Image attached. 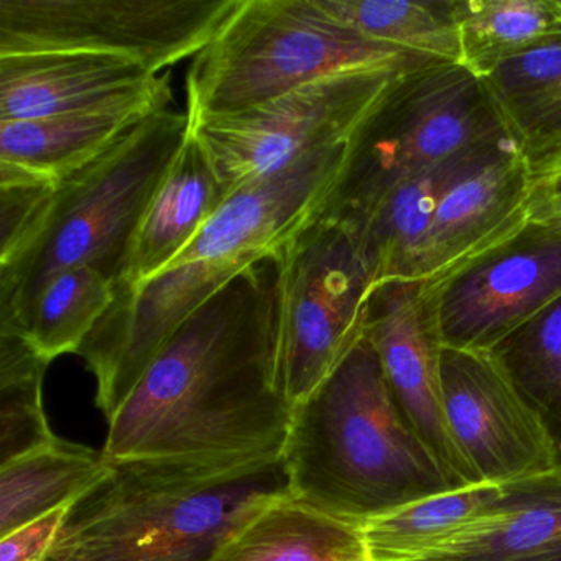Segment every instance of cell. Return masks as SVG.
Wrapping results in <instances>:
<instances>
[{
    "instance_id": "1",
    "label": "cell",
    "mask_w": 561,
    "mask_h": 561,
    "mask_svg": "<svg viewBox=\"0 0 561 561\" xmlns=\"http://www.w3.org/2000/svg\"><path fill=\"white\" fill-rule=\"evenodd\" d=\"M294 410L275 255L245 268L173 333L107 422L103 449L114 461L278 458Z\"/></svg>"
},
{
    "instance_id": "2",
    "label": "cell",
    "mask_w": 561,
    "mask_h": 561,
    "mask_svg": "<svg viewBox=\"0 0 561 561\" xmlns=\"http://www.w3.org/2000/svg\"><path fill=\"white\" fill-rule=\"evenodd\" d=\"M350 142L245 183L165 271L116 291L77 353L96 377V405L107 422L198 308L245 268L280 254L320 218L346 165Z\"/></svg>"
},
{
    "instance_id": "3",
    "label": "cell",
    "mask_w": 561,
    "mask_h": 561,
    "mask_svg": "<svg viewBox=\"0 0 561 561\" xmlns=\"http://www.w3.org/2000/svg\"><path fill=\"white\" fill-rule=\"evenodd\" d=\"M290 497L284 458H133L78 499L57 561H215L252 518Z\"/></svg>"
},
{
    "instance_id": "4",
    "label": "cell",
    "mask_w": 561,
    "mask_h": 561,
    "mask_svg": "<svg viewBox=\"0 0 561 561\" xmlns=\"http://www.w3.org/2000/svg\"><path fill=\"white\" fill-rule=\"evenodd\" d=\"M282 458L295 501L359 525L462 488L403 415L366 336L295 405Z\"/></svg>"
},
{
    "instance_id": "5",
    "label": "cell",
    "mask_w": 561,
    "mask_h": 561,
    "mask_svg": "<svg viewBox=\"0 0 561 561\" xmlns=\"http://www.w3.org/2000/svg\"><path fill=\"white\" fill-rule=\"evenodd\" d=\"M190 130L188 113L167 107L55 185L31 244L0 265V327L14 323L45 282L68 268L90 265L116 287L134 232Z\"/></svg>"
},
{
    "instance_id": "6",
    "label": "cell",
    "mask_w": 561,
    "mask_h": 561,
    "mask_svg": "<svg viewBox=\"0 0 561 561\" xmlns=\"http://www.w3.org/2000/svg\"><path fill=\"white\" fill-rule=\"evenodd\" d=\"M432 58L380 44L320 0H239L186 73L190 121L228 116L346 71L415 68Z\"/></svg>"
},
{
    "instance_id": "7",
    "label": "cell",
    "mask_w": 561,
    "mask_h": 561,
    "mask_svg": "<svg viewBox=\"0 0 561 561\" xmlns=\"http://www.w3.org/2000/svg\"><path fill=\"white\" fill-rule=\"evenodd\" d=\"M514 136L484 81L459 64L407 70L350 142L346 165L320 218L356 229L393 190L453 153Z\"/></svg>"
},
{
    "instance_id": "8",
    "label": "cell",
    "mask_w": 561,
    "mask_h": 561,
    "mask_svg": "<svg viewBox=\"0 0 561 561\" xmlns=\"http://www.w3.org/2000/svg\"><path fill=\"white\" fill-rule=\"evenodd\" d=\"M407 70L412 68H374L321 78L252 110L196 121L192 134L231 196L245 183L350 142Z\"/></svg>"
},
{
    "instance_id": "9",
    "label": "cell",
    "mask_w": 561,
    "mask_h": 561,
    "mask_svg": "<svg viewBox=\"0 0 561 561\" xmlns=\"http://www.w3.org/2000/svg\"><path fill=\"white\" fill-rule=\"evenodd\" d=\"M239 0H0V57L91 51L153 73L193 58Z\"/></svg>"
},
{
    "instance_id": "10",
    "label": "cell",
    "mask_w": 561,
    "mask_h": 561,
    "mask_svg": "<svg viewBox=\"0 0 561 561\" xmlns=\"http://www.w3.org/2000/svg\"><path fill=\"white\" fill-rule=\"evenodd\" d=\"M278 265L285 373L298 405L363 340L376 284L354 236L323 218L282 249Z\"/></svg>"
},
{
    "instance_id": "11",
    "label": "cell",
    "mask_w": 561,
    "mask_h": 561,
    "mask_svg": "<svg viewBox=\"0 0 561 561\" xmlns=\"http://www.w3.org/2000/svg\"><path fill=\"white\" fill-rule=\"evenodd\" d=\"M443 346L489 351L561 295V228L528 222L514 238L428 284Z\"/></svg>"
},
{
    "instance_id": "12",
    "label": "cell",
    "mask_w": 561,
    "mask_h": 561,
    "mask_svg": "<svg viewBox=\"0 0 561 561\" xmlns=\"http://www.w3.org/2000/svg\"><path fill=\"white\" fill-rule=\"evenodd\" d=\"M446 416L479 482L507 484L560 465L558 438L489 351L442 347Z\"/></svg>"
},
{
    "instance_id": "13",
    "label": "cell",
    "mask_w": 561,
    "mask_h": 561,
    "mask_svg": "<svg viewBox=\"0 0 561 561\" xmlns=\"http://www.w3.org/2000/svg\"><path fill=\"white\" fill-rule=\"evenodd\" d=\"M364 336L377 351L387 382L410 425L459 485L479 484L453 438L442 380V340L425 282L374 285Z\"/></svg>"
},
{
    "instance_id": "14",
    "label": "cell",
    "mask_w": 561,
    "mask_h": 561,
    "mask_svg": "<svg viewBox=\"0 0 561 561\" xmlns=\"http://www.w3.org/2000/svg\"><path fill=\"white\" fill-rule=\"evenodd\" d=\"M530 163L517 146L446 193L410 278L433 284L504 244L530 222Z\"/></svg>"
},
{
    "instance_id": "15",
    "label": "cell",
    "mask_w": 561,
    "mask_h": 561,
    "mask_svg": "<svg viewBox=\"0 0 561 561\" xmlns=\"http://www.w3.org/2000/svg\"><path fill=\"white\" fill-rule=\"evenodd\" d=\"M173 100L170 75L96 106L0 123V182L55 183L83 169Z\"/></svg>"
},
{
    "instance_id": "16",
    "label": "cell",
    "mask_w": 561,
    "mask_h": 561,
    "mask_svg": "<svg viewBox=\"0 0 561 561\" xmlns=\"http://www.w3.org/2000/svg\"><path fill=\"white\" fill-rule=\"evenodd\" d=\"M561 560V462L502 484L484 511L409 561Z\"/></svg>"
},
{
    "instance_id": "17",
    "label": "cell",
    "mask_w": 561,
    "mask_h": 561,
    "mask_svg": "<svg viewBox=\"0 0 561 561\" xmlns=\"http://www.w3.org/2000/svg\"><path fill=\"white\" fill-rule=\"evenodd\" d=\"M139 61L91 51L0 57V123L42 119L96 106L156 80Z\"/></svg>"
},
{
    "instance_id": "18",
    "label": "cell",
    "mask_w": 561,
    "mask_h": 561,
    "mask_svg": "<svg viewBox=\"0 0 561 561\" xmlns=\"http://www.w3.org/2000/svg\"><path fill=\"white\" fill-rule=\"evenodd\" d=\"M517 146L520 142L514 136H507L466 147L407 180L356 229H347L359 244L374 284L410 278L420 245L446 193L476 170Z\"/></svg>"
},
{
    "instance_id": "19",
    "label": "cell",
    "mask_w": 561,
    "mask_h": 561,
    "mask_svg": "<svg viewBox=\"0 0 561 561\" xmlns=\"http://www.w3.org/2000/svg\"><path fill=\"white\" fill-rule=\"evenodd\" d=\"M228 198L202 144L190 130L134 232L116 291L137 287L165 271Z\"/></svg>"
},
{
    "instance_id": "20",
    "label": "cell",
    "mask_w": 561,
    "mask_h": 561,
    "mask_svg": "<svg viewBox=\"0 0 561 561\" xmlns=\"http://www.w3.org/2000/svg\"><path fill=\"white\" fill-rule=\"evenodd\" d=\"M113 468L104 449L55 436L0 466V537L48 512L73 505Z\"/></svg>"
},
{
    "instance_id": "21",
    "label": "cell",
    "mask_w": 561,
    "mask_h": 561,
    "mask_svg": "<svg viewBox=\"0 0 561 561\" xmlns=\"http://www.w3.org/2000/svg\"><path fill=\"white\" fill-rule=\"evenodd\" d=\"M215 561H370L360 525L294 497L268 505L219 551Z\"/></svg>"
},
{
    "instance_id": "22",
    "label": "cell",
    "mask_w": 561,
    "mask_h": 561,
    "mask_svg": "<svg viewBox=\"0 0 561 561\" xmlns=\"http://www.w3.org/2000/svg\"><path fill=\"white\" fill-rule=\"evenodd\" d=\"M528 160L561 147V35L499 64L481 78Z\"/></svg>"
},
{
    "instance_id": "23",
    "label": "cell",
    "mask_w": 561,
    "mask_h": 561,
    "mask_svg": "<svg viewBox=\"0 0 561 561\" xmlns=\"http://www.w3.org/2000/svg\"><path fill=\"white\" fill-rule=\"evenodd\" d=\"M116 298L113 282L90 265L68 268L45 282L32 304L8 327L54 363L77 354Z\"/></svg>"
},
{
    "instance_id": "24",
    "label": "cell",
    "mask_w": 561,
    "mask_h": 561,
    "mask_svg": "<svg viewBox=\"0 0 561 561\" xmlns=\"http://www.w3.org/2000/svg\"><path fill=\"white\" fill-rule=\"evenodd\" d=\"M364 37L419 57L462 65L455 0H320Z\"/></svg>"
},
{
    "instance_id": "25",
    "label": "cell",
    "mask_w": 561,
    "mask_h": 561,
    "mask_svg": "<svg viewBox=\"0 0 561 561\" xmlns=\"http://www.w3.org/2000/svg\"><path fill=\"white\" fill-rule=\"evenodd\" d=\"M462 65L479 78L561 35L560 0H455Z\"/></svg>"
},
{
    "instance_id": "26",
    "label": "cell",
    "mask_w": 561,
    "mask_h": 561,
    "mask_svg": "<svg viewBox=\"0 0 561 561\" xmlns=\"http://www.w3.org/2000/svg\"><path fill=\"white\" fill-rule=\"evenodd\" d=\"M502 484L479 482L387 508L360 524L370 561H409L488 508Z\"/></svg>"
},
{
    "instance_id": "27",
    "label": "cell",
    "mask_w": 561,
    "mask_h": 561,
    "mask_svg": "<svg viewBox=\"0 0 561 561\" xmlns=\"http://www.w3.org/2000/svg\"><path fill=\"white\" fill-rule=\"evenodd\" d=\"M50 364L19 331L0 328V466L57 436L44 407Z\"/></svg>"
},
{
    "instance_id": "28",
    "label": "cell",
    "mask_w": 561,
    "mask_h": 561,
    "mask_svg": "<svg viewBox=\"0 0 561 561\" xmlns=\"http://www.w3.org/2000/svg\"><path fill=\"white\" fill-rule=\"evenodd\" d=\"M489 353L554 433L561 426V295Z\"/></svg>"
},
{
    "instance_id": "29",
    "label": "cell",
    "mask_w": 561,
    "mask_h": 561,
    "mask_svg": "<svg viewBox=\"0 0 561 561\" xmlns=\"http://www.w3.org/2000/svg\"><path fill=\"white\" fill-rule=\"evenodd\" d=\"M55 183L35 180L0 182V265L18 257L37 234Z\"/></svg>"
},
{
    "instance_id": "30",
    "label": "cell",
    "mask_w": 561,
    "mask_h": 561,
    "mask_svg": "<svg viewBox=\"0 0 561 561\" xmlns=\"http://www.w3.org/2000/svg\"><path fill=\"white\" fill-rule=\"evenodd\" d=\"M70 507L71 505H67L48 512L37 520L28 522L0 537V561L45 560L60 535Z\"/></svg>"
},
{
    "instance_id": "31",
    "label": "cell",
    "mask_w": 561,
    "mask_h": 561,
    "mask_svg": "<svg viewBox=\"0 0 561 561\" xmlns=\"http://www.w3.org/2000/svg\"><path fill=\"white\" fill-rule=\"evenodd\" d=\"M530 170V221L561 228V160Z\"/></svg>"
},
{
    "instance_id": "32",
    "label": "cell",
    "mask_w": 561,
    "mask_h": 561,
    "mask_svg": "<svg viewBox=\"0 0 561 561\" xmlns=\"http://www.w3.org/2000/svg\"><path fill=\"white\" fill-rule=\"evenodd\" d=\"M561 160V147L560 149L553 150V152L545 153V156L538 157L531 162V167L548 165V163L560 162Z\"/></svg>"
},
{
    "instance_id": "33",
    "label": "cell",
    "mask_w": 561,
    "mask_h": 561,
    "mask_svg": "<svg viewBox=\"0 0 561 561\" xmlns=\"http://www.w3.org/2000/svg\"><path fill=\"white\" fill-rule=\"evenodd\" d=\"M42 561H57V560H54V558H51V557H47V558H45V560H42Z\"/></svg>"
},
{
    "instance_id": "34",
    "label": "cell",
    "mask_w": 561,
    "mask_h": 561,
    "mask_svg": "<svg viewBox=\"0 0 561 561\" xmlns=\"http://www.w3.org/2000/svg\"><path fill=\"white\" fill-rule=\"evenodd\" d=\"M557 561H561V560H557Z\"/></svg>"
},
{
    "instance_id": "35",
    "label": "cell",
    "mask_w": 561,
    "mask_h": 561,
    "mask_svg": "<svg viewBox=\"0 0 561 561\" xmlns=\"http://www.w3.org/2000/svg\"><path fill=\"white\" fill-rule=\"evenodd\" d=\"M560 2H561V0H560Z\"/></svg>"
}]
</instances>
